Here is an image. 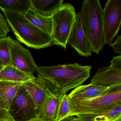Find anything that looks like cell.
I'll return each mask as SVG.
<instances>
[{
    "label": "cell",
    "mask_w": 121,
    "mask_h": 121,
    "mask_svg": "<svg viewBox=\"0 0 121 121\" xmlns=\"http://www.w3.org/2000/svg\"><path fill=\"white\" fill-rule=\"evenodd\" d=\"M92 68L78 63L37 66L36 71L37 77L34 80L49 95L60 97L70 90L82 85L90 78Z\"/></svg>",
    "instance_id": "obj_1"
},
{
    "label": "cell",
    "mask_w": 121,
    "mask_h": 121,
    "mask_svg": "<svg viewBox=\"0 0 121 121\" xmlns=\"http://www.w3.org/2000/svg\"><path fill=\"white\" fill-rule=\"evenodd\" d=\"M2 11L19 42L36 49L53 45L52 36L35 26L24 15L10 10Z\"/></svg>",
    "instance_id": "obj_2"
},
{
    "label": "cell",
    "mask_w": 121,
    "mask_h": 121,
    "mask_svg": "<svg viewBox=\"0 0 121 121\" xmlns=\"http://www.w3.org/2000/svg\"><path fill=\"white\" fill-rule=\"evenodd\" d=\"M103 8L98 0H85L80 16L87 41L92 52L97 54L105 45L103 22Z\"/></svg>",
    "instance_id": "obj_3"
},
{
    "label": "cell",
    "mask_w": 121,
    "mask_h": 121,
    "mask_svg": "<svg viewBox=\"0 0 121 121\" xmlns=\"http://www.w3.org/2000/svg\"><path fill=\"white\" fill-rule=\"evenodd\" d=\"M69 99L70 112L68 117L100 114L121 105V89L89 99Z\"/></svg>",
    "instance_id": "obj_4"
},
{
    "label": "cell",
    "mask_w": 121,
    "mask_h": 121,
    "mask_svg": "<svg viewBox=\"0 0 121 121\" xmlns=\"http://www.w3.org/2000/svg\"><path fill=\"white\" fill-rule=\"evenodd\" d=\"M77 14L71 4H64L52 17L53 28L52 37L53 44L65 49Z\"/></svg>",
    "instance_id": "obj_5"
},
{
    "label": "cell",
    "mask_w": 121,
    "mask_h": 121,
    "mask_svg": "<svg viewBox=\"0 0 121 121\" xmlns=\"http://www.w3.org/2000/svg\"><path fill=\"white\" fill-rule=\"evenodd\" d=\"M8 112L14 121H27L37 117L36 106L22 85L11 102Z\"/></svg>",
    "instance_id": "obj_6"
},
{
    "label": "cell",
    "mask_w": 121,
    "mask_h": 121,
    "mask_svg": "<svg viewBox=\"0 0 121 121\" xmlns=\"http://www.w3.org/2000/svg\"><path fill=\"white\" fill-rule=\"evenodd\" d=\"M105 44L112 43L121 27V0H108L103 11Z\"/></svg>",
    "instance_id": "obj_7"
},
{
    "label": "cell",
    "mask_w": 121,
    "mask_h": 121,
    "mask_svg": "<svg viewBox=\"0 0 121 121\" xmlns=\"http://www.w3.org/2000/svg\"><path fill=\"white\" fill-rule=\"evenodd\" d=\"M10 52L13 65L34 75L37 66L28 49L22 46L19 41L12 38L10 42Z\"/></svg>",
    "instance_id": "obj_8"
},
{
    "label": "cell",
    "mask_w": 121,
    "mask_h": 121,
    "mask_svg": "<svg viewBox=\"0 0 121 121\" xmlns=\"http://www.w3.org/2000/svg\"><path fill=\"white\" fill-rule=\"evenodd\" d=\"M77 14L76 21L70 34L68 44L72 47L80 56L89 57L92 56V51L83 28L80 12Z\"/></svg>",
    "instance_id": "obj_9"
},
{
    "label": "cell",
    "mask_w": 121,
    "mask_h": 121,
    "mask_svg": "<svg viewBox=\"0 0 121 121\" xmlns=\"http://www.w3.org/2000/svg\"><path fill=\"white\" fill-rule=\"evenodd\" d=\"M90 83L112 89L121 88V70H115L110 66H103L95 73Z\"/></svg>",
    "instance_id": "obj_10"
},
{
    "label": "cell",
    "mask_w": 121,
    "mask_h": 121,
    "mask_svg": "<svg viewBox=\"0 0 121 121\" xmlns=\"http://www.w3.org/2000/svg\"><path fill=\"white\" fill-rule=\"evenodd\" d=\"M120 89L104 87L90 83L82 85L74 88L68 96L69 99L74 100L89 99L103 96Z\"/></svg>",
    "instance_id": "obj_11"
},
{
    "label": "cell",
    "mask_w": 121,
    "mask_h": 121,
    "mask_svg": "<svg viewBox=\"0 0 121 121\" xmlns=\"http://www.w3.org/2000/svg\"><path fill=\"white\" fill-rule=\"evenodd\" d=\"M29 93L36 106L38 112L47 99L49 93L41 85L35 81L34 80L22 83Z\"/></svg>",
    "instance_id": "obj_12"
},
{
    "label": "cell",
    "mask_w": 121,
    "mask_h": 121,
    "mask_svg": "<svg viewBox=\"0 0 121 121\" xmlns=\"http://www.w3.org/2000/svg\"><path fill=\"white\" fill-rule=\"evenodd\" d=\"M36 78L13 65L5 66L0 72V82L24 83L33 80Z\"/></svg>",
    "instance_id": "obj_13"
},
{
    "label": "cell",
    "mask_w": 121,
    "mask_h": 121,
    "mask_svg": "<svg viewBox=\"0 0 121 121\" xmlns=\"http://www.w3.org/2000/svg\"><path fill=\"white\" fill-rule=\"evenodd\" d=\"M63 0H30L31 9L43 17H51L64 3Z\"/></svg>",
    "instance_id": "obj_14"
},
{
    "label": "cell",
    "mask_w": 121,
    "mask_h": 121,
    "mask_svg": "<svg viewBox=\"0 0 121 121\" xmlns=\"http://www.w3.org/2000/svg\"><path fill=\"white\" fill-rule=\"evenodd\" d=\"M60 97L49 95L38 112L37 117L46 121H56Z\"/></svg>",
    "instance_id": "obj_15"
},
{
    "label": "cell",
    "mask_w": 121,
    "mask_h": 121,
    "mask_svg": "<svg viewBox=\"0 0 121 121\" xmlns=\"http://www.w3.org/2000/svg\"><path fill=\"white\" fill-rule=\"evenodd\" d=\"M71 117L73 121H121V105L104 113Z\"/></svg>",
    "instance_id": "obj_16"
},
{
    "label": "cell",
    "mask_w": 121,
    "mask_h": 121,
    "mask_svg": "<svg viewBox=\"0 0 121 121\" xmlns=\"http://www.w3.org/2000/svg\"><path fill=\"white\" fill-rule=\"evenodd\" d=\"M24 15L37 28L51 36L53 28L52 17H43L31 9L26 12Z\"/></svg>",
    "instance_id": "obj_17"
},
{
    "label": "cell",
    "mask_w": 121,
    "mask_h": 121,
    "mask_svg": "<svg viewBox=\"0 0 121 121\" xmlns=\"http://www.w3.org/2000/svg\"><path fill=\"white\" fill-rule=\"evenodd\" d=\"M24 83L0 82V97L4 103L5 109L9 107L19 88Z\"/></svg>",
    "instance_id": "obj_18"
},
{
    "label": "cell",
    "mask_w": 121,
    "mask_h": 121,
    "mask_svg": "<svg viewBox=\"0 0 121 121\" xmlns=\"http://www.w3.org/2000/svg\"><path fill=\"white\" fill-rule=\"evenodd\" d=\"M0 8L24 15L31 8L30 0H0Z\"/></svg>",
    "instance_id": "obj_19"
},
{
    "label": "cell",
    "mask_w": 121,
    "mask_h": 121,
    "mask_svg": "<svg viewBox=\"0 0 121 121\" xmlns=\"http://www.w3.org/2000/svg\"><path fill=\"white\" fill-rule=\"evenodd\" d=\"M10 36L0 39V60L5 66L12 65L10 52Z\"/></svg>",
    "instance_id": "obj_20"
},
{
    "label": "cell",
    "mask_w": 121,
    "mask_h": 121,
    "mask_svg": "<svg viewBox=\"0 0 121 121\" xmlns=\"http://www.w3.org/2000/svg\"><path fill=\"white\" fill-rule=\"evenodd\" d=\"M70 112L69 99L66 94L61 96L57 110L56 121H61L67 117Z\"/></svg>",
    "instance_id": "obj_21"
},
{
    "label": "cell",
    "mask_w": 121,
    "mask_h": 121,
    "mask_svg": "<svg viewBox=\"0 0 121 121\" xmlns=\"http://www.w3.org/2000/svg\"><path fill=\"white\" fill-rule=\"evenodd\" d=\"M10 30L6 19L0 12V39L7 36Z\"/></svg>",
    "instance_id": "obj_22"
},
{
    "label": "cell",
    "mask_w": 121,
    "mask_h": 121,
    "mask_svg": "<svg viewBox=\"0 0 121 121\" xmlns=\"http://www.w3.org/2000/svg\"><path fill=\"white\" fill-rule=\"evenodd\" d=\"M110 46L112 47L113 51L115 53L121 56V35L117 36V39L114 43H112Z\"/></svg>",
    "instance_id": "obj_23"
},
{
    "label": "cell",
    "mask_w": 121,
    "mask_h": 121,
    "mask_svg": "<svg viewBox=\"0 0 121 121\" xmlns=\"http://www.w3.org/2000/svg\"><path fill=\"white\" fill-rule=\"evenodd\" d=\"M110 67L115 70H121V56H114L110 61Z\"/></svg>",
    "instance_id": "obj_24"
},
{
    "label": "cell",
    "mask_w": 121,
    "mask_h": 121,
    "mask_svg": "<svg viewBox=\"0 0 121 121\" xmlns=\"http://www.w3.org/2000/svg\"><path fill=\"white\" fill-rule=\"evenodd\" d=\"M61 121H73L71 117H69L64 118Z\"/></svg>",
    "instance_id": "obj_25"
},
{
    "label": "cell",
    "mask_w": 121,
    "mask_h": 121,
    "mask_svg": "<svg viewBox=\"0 0 121 121\" xmlns=\"http://www.w3.org/2000/svg\"><path fill=\"white\" fill-rule=\"evenodd\" d=\"M27 121H46V120H43L41 119H39V118L36 117V118H34V119H32L30 120H28Z\"/></svg>",
    "instance_id": "obj_26"
},
{
    "label": "cell",
    "mask_w": 121,
    "mask_h": 121,
    "mask_svg": "<svg viewBox=\"0 0 121 121\" xmlns=\"http://www.w3.org/2000/svg\"><path fill=\"white\" fill-rule=\"evenodd\" d=\"M0 108L5 109L4 103H3V102L0 97Z\"/></svg>",
    "instance_id": "obj_27"
},
{
    "label": "cell",
    "mask_w": 121,
    "mask_h": 121,
    "mask_svg": "<svg viewBox=\"0 0 121 121\" xmlns=\"http://www.w3.org/2000/svg\"><path fill=\"white\" fill-rule=\"evenodd\" d=\"M4 67V66L3 65L2 62L1 61V60H0V72L3 69Z\"/></svg>",
    "instance_id": "obj_28"
}]
</instances>
